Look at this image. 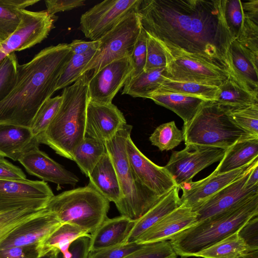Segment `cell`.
<instances>
[{
    "instance_id": "cell-1",
    "label": "cell",
    "mask_w": 258,
    "mask_h": 258,
    "mask_svg": "<svg viewBox=\"0 0 258 258\" xmlns=\"http://www.w3.org/2000/svg\"><path fill=\"white\" fill-rule=\"evenodd\" d=\"M226 0H141L142 28L165 53L199 59L231 73L229 48L235 39L227 24Z\"/></svg>"
},
{
    "instance_id": "cell-2",
    "label": "cell",
    "mask_w": 258,
    "mask_h": 258,
    "mask_svg": "<svg viewBox=\"0 0 258 258\" xmlns=\"http://www.w3.org/2000/svg\"><path fill=\"white\" fill-rule=\"evenodd\" d=\"M73 54L67 43L51 45L19 64L15 86L0 102V124L30 128L42 104L55 92L60 75Z\"/></svg>"
},
{
    "instance_id": "cell-3",
    "label": "cell",
    "mask_w": 258,
    "mask_h": 258,
    "mask_svg": "<svg viewBox=\"0 0 258 258\" xmlns=\"http://www.w3.org/2000/svg\"><path fill=\"white\" fill-rule=\"evenodd\" d=\"M87 73L64 88L59 107L46 131L38 138L61 156L73 160V154L85 138L89 101Z\"/></svg>"
},
{
    "instance_id": "cell-4",
    "label": "cell",
    "mask_w": 258,
    "mask_h": 258,
    "mask_svg": "<svg viewBox=\"0 0 258 258\" xmlns=\"http://www.w3.org/2000/svg\"><path fill=\"white\" fill-rule=\"evenodd\" d=\"M258 215V194L231 207L197 222L174 236L169 241L176 255L192 256L238 232L249 219Z\"/></svg>"
},
{
    "instance_id": "cell-5",
    "label": "cell",
    "mask_w": 258,
    "mask_h": 258,
    "mask_svg": "<svg viewBox=\"0 0 258 258\" xmlns=\"http://www.w3.org/2000/svg\"><path fill=\"white\" fill-rule=\"evenodd\" d=\"M132 128L126 123L104 144L114 166L122 194L121 200L115 206L121 216L136 221L162 196H159L139 183L132 172L126 150V141L131 137Z\"/></svg>"
},
{
    "instance_id": "cell-6",
    "label": "cell",
    "mask_w": 258,
    "mask_h": 258,
    "mask_svg": "<svg viewBox=\"0 0 258 258\" xmlns=\"http://www.w3.org/2000/svg\"><path fill=\"white\" fill-rule=\"evenodd\" d=\"M110 202L90 183L53 196L46 209L61 223H68L92 234L107 218Z\"/></svg>"
},
{
    "instance_id": "cell-7",
    "label": "cell",
    "mask_w": 258,
    "mask_h": 258,
    "mask_svg": "<svg viewBox=\"0 0 258 258\" xmlns=\"http://www.w3.org/2000/svg\"><path fill=\"white\" fill-rule=\"evenodd\" d=\"M226 109L215 101H205L192 119L183 125L185 145L196 144L226 150L237 141L254 136L235 124Z\"/></svg>"
},
{
    "instance_id": "cell-8",
    "label": "cell",
    "mask_w": 258,
    "mask_h": 258,
    "mask_svg": "<svg viewBox=\"0 0 258 258\" xmlns=\"http://www.w3.org/2000/svg\"><path fill=\"white\" fill-rule=\"evenodd\" d=\"M142 29L138 13H132L121 20L98 40L100 44L92 59L84 69L83 74L93 70L95 74L115 60L131 56Z\"/></svg>"
},
{
    "instance_id": "cell-9",
    "label": "cell",
    "mask_w": 258,
    "mask_h": 258,
    "mask_svg": "<svg viewBox=\"0 0 258 258\" xmlns=\"http://www.w3.org/2000/svg\"><path fill=\"white\" fill-rule=\"evenodd\" d=\"M141 0H106L82 15L80 29L91 41L97 40L127 15L138 12Z\"/></svg>"
},
{
    "instance_id": "cell-10",
    "label": "cell",
    "mask_w": 258,
    "mask_h": 258,
    "mask_svg": "<svg viewBox=\"0 0 258 258\" xmlns=\"http://www.w3.org/2000/svg\"><path fill=\"white\" fill-rule=\"evenodd\" d=\"M54 196L44 181L0 179V212L19 209L42 210Z\"/></svg>"
},
{
    "instance_id": "cell-11",
    "label": "cell",
    "mask_w": 258,
    "mask_h": 258,
    "mask_svg": "<svg viewBox=\"0 0 258 258\" xmlns=\"http://www.w3.org/2000/svg\"><path fill=\"white\" fill-rule=\"evenodd\" d=\"M225 152V150L220 148L187 144L183 150L173 152L164 167L179 187L192 181L204 168L220 161Z\"/></svg>"
},
{
    "instance_id": "cell-12",
    "label": "cell",
    "mask_w": 258,
    "mask_h": 258,
    "mask_svg": "<svg viewBox=\"0 0 258 258\" xmlns=\"http://www.w3.org/2000/svg\"><path fill=\"white\" fill-rule=\"evenodd\" d=\"M55 16L46 10H22L20 23L16 30L0 43V62L7 56L29 48L41 42L54 27Z\"/></svg>"
},
{
    "instance_id": "cell-13",
    "label": "cell",
    "mask_w": 258,
    "mask_h": 258,
    "mask_svg": "<svg viewBox=\"0 0 258 258\" xmlns=\"http://www.w3.org/2000/svg\"><path fill=\"white\" fill-rule=\"evenodd\" d=\"M134 71L131 56L107 64L89 78V100L99 104H110L124 86Z\"/></svg>"
},
{
    "instance_id": "cell-14",
    "label": "cell",
    "mask_w": 258,
    "mask_h": 258,
    "mask_svg": "<svg viewBox=\"0 0 258 258\" xmlns=\"http://www.w3.org/2000/svg\"><path fill=\"white\" fill-rule=\"evenodd\" d=\"M166 57V78L171 80L218 87L230 75L222 69L194 58L167 54Z\"/></svg>"
},
{
    "instance_id": "cell-15",
    "label": "cell",
    "mask_w": 258,
    "mask_h": 258,
    "mask_svg": "<svg viewBox=\"0 0 258 258\" xmlns=\"http://www.w3.org/2000/svg\"><path fill=\"white\" fill-rule=\"evenodd\" d=\"M126 150L128 162L137 181L162 197L177 186L164 167L159 166L146 157L128 138Z\"/></svg>"
},
{
    "instance_id": "cell-16",
    "label": "cell",
    "mask_w": 258,
    "mask_h": 258,
    "mask_svg": "<svg viewBox=\"0 0 258 258\" xmlns=\"http://www.w3.org/2000/svg\"><path fill=\"white\" fill-rule=\"evenodd\" d=\"M126 123L123 113L112 103L99 104L89 100L86 109L85 137L105 143Z\"/></svg>"
},
{
    "instance_id": "cell-17",
    "label": "cell",
    "mask_w": 258,
    "mask_h": 258,
    "mask_svg": "<svg viewBox=\"0 0 258 258\" xmlns=\"http://www.w3.org/2000/svg\"><path fill=\"white\" fill-rule=\"evenodd\" d=\"M257 163L258 158L234 170L220 174L212 172L203 179L184 183L179 187L183 191L180 198L181 204L192 209L210 196L238 179Z\"/></svg>"
},
{
    "instance_id": "cell-18",
    "label": "cell",
    "mask_w": 258,
    "mask_h": 258,
    "mask_svg": "<svg viewBox=\"0 0 258 258\" xmlns=\"http://www.w3.org/2000/svg\"><path fill=\"white\" fill-rule=\"evenodd\" d=\"M254 166L238 179L192 208V210L197 214V222L226 210L244 199L258 194V186L250 188L244 187Z\"/></svg>"
},
{
    "instance_id": "cell-19",
    "label": "cell",
    "mask_w": 258,
    "mask_h": 258,
    "mask_svg": "<svg viewBox=\"0 0 258 258\" xmlns=\"http://www.w3.org/2000/svg\"><path fill=\"white\" fill-rule=\"evenodd\" d=\"M62 223L46 209L12 231L2 242L0 249L13 246L39 245Z\"/></svg>"
},
{
    "instance_id": "cell-20",
    "label": "cell",
    "mask_w": 258,
    "mask_h": 258,
    "mask_svg": "<svg viewBox=\"0 0 258 258\" xmlns=\"http://www.w3.org/2000/svg\"><path fill=\"white\" fill-rule=\"evenodd\" d=\"M18 161L30 175L35 176L45 182L57 185L74 186L79 178L73 173L50 158L39 147L31 149L24 154Z\"/></svg>"
},
{
    "instance_id": "cell-21",
    "label": "cell",
    "mask_w": 258,
    "mask_h": 258,
    "mask_svg": "<svg viewBox=\"0 0 258 258\" xmlns=\"http://www.w3.org/2000/svg\"><path fill=\"white\" fill-rule=\"evenodd\" d=\"M197 222L196 212L182 204L144 232L135 242L146 244L169 240Z\"/></svg>"
},
{
    "instance_id": "cell-22",
    "label": "cell",
    "mask_w": 258,
    "mask_h": 258,
    "mask_svg": "<svg viewBox=\"0 0 258 258\" xmlns=\"http://www.w3.org/2000/svg\"><path fill=\"white\" fill-rule=\"evenodd\" d=\"M39 142L30 128L0 124V156L18 161L29 151L39 147Z\"/></svg>"
},
{
    "instance_id": "cell-23",
    "label": "cell",
    "mask_w": 258,
    "mask_h": 258,
    "mask_svg": "<svg viewBox=\"0 0 258 258\" xmlns=\"http://www.w3.org/2000/svg\"><path fill=\"white\" fill-rule=\"evenodd\" d=\"M135 222L121 215L107 217L91 234L90 252L123 243Z\"/></svg>"
},
{
    "instance_id": "cell-24",
    "label": "cell",
    "mask_w": 258,
    "mask_h": 258,
    "mask_svg": "<svg viewBox=\"0 0 258 258\" xmlns=\"http://www.w3.org/2000/svg\"><path fill=\"white\" fill-rule=\"evenodd\" d=\"M88 177L89 182L100 194L115 205L122 198L117 175L107 151L94 167Z\"/></svg>"
},
{
    "instance_id": "cell-25",
    "label": "cell",
    "mask_w": 258,
    "mask_h": 258,
    "mask_svg": "<svg viewBox=\"0 0 258 258\" xmlns=\"http://www.w3.org/2000/svg\"><path fill=\"white\" fill-rule=\"evenodd\" d=\"M179 188L176 186L163 196L159 201L142 217L135 221L124 242H135L144 232L182 204Z\"/></svg>"
},
{
    "instance_id": "cell-26",
    "label": "cell",
    "mask_w": 258,
    "mask_h": 258,
    "mask_svg": "<svg viewBox=\"0 0 258 258\" xmlns=\"http://www.w3.org/2000/svg\"><path fill=\"white\" fill-rule=\"evenodd\" d=\"M258 156V136L241 139L225 150L220 163L213 172L220 174L239 168Z\"/></svg>"
},
{
    "instance_id": "cell-27",
    "label": "cell",
    "mask_w": 258,
    "mask_h": 258,
    "mask_svg": "<svg viewBox=\"0 0 258 258\" xmlns=\"http://www.w3.org/2000/svg\"><path fill=\"white\" fill-rule=\"evenodd\" d=\"M230 75L246 89L258 95V67L255 66L234 39L229 48Z\"/></svg>"
},
{
    "instance_id": "cell-28",
    "label": "cell",
    "mask_w": 258,
    "mask_h": 258,
    "mask_svg": "<svg viewBox=\"0 0 258 258\" xmlns=\"http://www.w3.org/2000/svg\"><path fill=\"white\" fill-rule=\"evenodd\" d=\"M90 236V234L81 228L62 223L38 245L39 256L51 251H60L64 258H69L71 256L69 248L72 243L80 237Z\"/></svg>"
},
{
    "instance_id": "cell-29",
    "label": "cell",
    "mask_w": 258,
    "mask_h": 258,
    "mask_svg": "<svg viewBox=\"0 0 258 258\" xmlns=\"http://www.w3.org/2000/svg\"><path fill=\"white\" fill-rule=\"evenodd\" d=\"M150 99L174 112L182 119L183 125L192 119L203 103L207 101L194 96L160 92L153 93Z\"/></svg>"
},
{
    "instance_id": "cell-30",
    "label": "cell",
    "mask_w": 258,
    "mask_h": 258,
    "mask_svg": "<svg viewBox=\"0 0 258 258\" xmlns=\"http://www.w3.org/2000/svg\"><path fill=\"white\" fill-rule=\"evenodd\" d=\"M166 68L143 71L128 79L123 86L122 94L150 98L160 88L166 79Z\"/></svg>"
},
{
    "instance_id": "cell-31",
    "label": "cell",
    "mask_w": 258,
    "mask_h": 258,
    "mask_svg": "<svg viewBox=\"0 0 258 258\" xmlns=\"http://www.w3.org/2000/svg\"><path fill=\"white\" fill-rule=\"evenodd\" d=\"M218 89L215 101L222 106L234 108L258 104V95L246 89L231 75Z\"/></svg>"
},
{
    "instance_id": "cell-32",
    "label": "cell",
    "mask_w": 258,
    "mask_h": 258,
    "mask_svg": "<svg viewBox=\"0 0 258 258\" xmlns=\"http://www.w3.org/2000/svg\"><path fill=\"white\" fill-rule=\"evenodd\" d=\"M39 0H0V41L7 39L20 23L22 10Z\"/></svg>"
},
{
    "instance_id": "cell-33",
    "label": "cell",
    "mask_w": 258,
    "mask_h": 258,
    "mask_svg": "<svg viewBox=\"0 0 258 258\" xmlns=\"http://www.w3.org/2000/svg\"><path fill=\"white\" fill-rule=\"evenodd\" d=\"M105 144L99 140L85 137L73 154V160L86 176L90 173L106 152Z\"/></svg>"
},
{
    "instance_id": "cell-34",
    "label": "cell",
    "mask_w": 258,
    "mask_h": 258,
    "mask_svg": "<svg viewBox=\"0 0 258 258\" xmlns=\"http://www.w3.org/2000/svg\"><path fill=\"white\" fill-rule=\"evenodd\" d=\"M254 251L236 232L212 246L196 253L194 256L203 258H237Z\"/></svg>"
},
{
    "instance_id": "cell-35",
    "label": "cell",
    "mask_w": 258,
    "mask_h": 258,
    "mask_svg": "<svg viewBox=\"0 0 258 258\" xmlns=\"http://www.w3.org/2000/svg\"><path fill=\"white\" fill-rule=\"evenodd\" d=\"M218 91V87L193 82L175 81L166 78L156 92L178 93L199 97L207 101H216Z\"/></svg>"
},
{
    "instance_id": "cell-36",
    "label": "cell",
    "mask_w": 258,
    "mask_h": 258,
    "mask_svg": "<svg viewBox=\"0 0 258 258\" xmlns=\"http://www.w3.org/2000/svg\"><path fill=\"white\" fill-rule=\"evenodd\" d=\"M149 140L160 150L169 151L184 141L182 131L178 129L174 121L158 126L151 134Z\"/></svg>"
},
{
    "instance_id": "cell-37",
    "label": "cell",
    "mask_w": 258,
    "mask_h": 258,
    "mask_svg": "<svg viewBox=\"0 0 258 258\" xmlns=\"http://www.w3.org/2000/svg\"><path fill=\"white\" fill-rule=\"evenodd\" d=\"M235 39L252 62L258 67V22L244 15L242 28Z\"/></svg>"
},
{
    "instance_id": "cell-38",
    "label": "cell",
    "mask_w": 258,
    "mask_h": 258,
    "mask_svg": "<svg viewBox=\"0 0 258 258\" xmlns=\"http://www.w3.org/2000/svg\"><path fill=\"white\" fill-rule=\"evenodd\" d=\"M45 209L35 210L23 208L0 212V244L16 228L40 215Z\"/></svg>"
},
{
    "instance_id": "cell-39",
    "label": "cell",
    "mask_w": 258,
    "mask_h": 258,
    "mask_svg": "<svg viewBox=\"0 0 258 258\" xmlns=\"http://www.w3.org/2000/svg\"><path fill=\"white\" fill-rule=\"evenodd\" d=\"M226 108L228 116L235 124L247 133L258 136V104Z\"/></svg>"
},
{
    "instance_id": "cell-40",
    "label": "cell",
    "mask_w": 258,
    "mask_h": 258,
    "mask_svg": "<svg viewBox=\"0 0 258 258\" xmlns=\"http://www.w3.org/2000/svg\"><path fill=\"white\" fill-rule=\"evenodd\" d=\"M97 51L82 55L73 54L60 75L55 91L64 89L75 82L83 75L84 69Z\"/></svg>"
},
{
    "instance_id": "cell-41",
    "label": "cell",
    "mask_w": 258,
    "mask_h": 258,
    "mask_svg": "<svg viewBox=\"0 0 258 258\" xmlns=\"http://www.w3.org/2000/svg\"><path fill=\"white\" fill-rule=\"evenodd\" d=\"M61 100V95L50 97L37 111L30 128L33 136L37 139L48 128L59 107Z\"/></svg>"
},
{
    "instance_id": "cell-42",
    "label": "cell",
    "mask_w": 258,
    "mask_h": 258,
    "mask_svg": "<svg viewBox=\"0 0 258 258\" xmlns=\"http://www.w3.org/2000/svg\"><path fill=\"white\" fill-rule=\"evenodd\" d=\"M19 64L15 52L10 54L0 62V102L15 86Z\"/></svg>"
},
{
    "instance_id": "cell-43",
    "label": "cell",
    "mask_w": 258,
    "mask_h": 258,
    "mask_svg": "<svg viewBox=\"0 0 258 258\" xmlns=\"http://www.w3.org/2000/svg\"><path fill=\"white\" fill-rule=\"evenodd\" d=\"M175 252L169 241L144 244L138 250L124 258H166Z\"/></svg>"
},
{
    "instance_id": "cell-44",
    "label": "cell",
    "mask_w": 258,
    "mask_h": 258,
    "mask_svg": "<svg viewBox=\"0 0 258 258\" xmlns=\"http://www.w3.org/2000/svg\"><path fill=\"white\" fill-rule=\"evenodd\" d=\"M147 57L144 71L166 68L167 57L158 41L147 33Z\"/></svg>"
},
{
    "instance_id": "cell-45",
    "label": "cell",
    "mask_w": 258,
    "mask_h": 258,
    "mask_svg": "<svg viewBox=\"0 0 258 258\" xmlns=\"http://www.w3.org/2000/svg\"><path fill=\"white\" fill-rule=\"evenodd\" d=\"M225 16L228 27L235 39L242 28L244 19L241 1L226 0Z\"/></svg>"
},
{
    "instance_id": "cell-46",
    "label": "cell",
    "mask_w": 258,
    "mask_h": 258,
    "mask_svg": "<svg viewBox=\"0 0 258 258\" xmlns=\"http://www.w3.org/2000/svg\"><path fill=\"white\" fill-rule=\"evenodd\" d=\"M147 39L146 32L142 27L131 55L134 71L130 77H135L144 70L147 57Z\"/></svg>"
},
{
    "instance_id": "cell-47",
    "label": "cell",
    "mask_w": 258,
    "mask_h": 258,
    "mask_svg": "<svg viewBox=\"0 0 258 258\" xmlns=\"http://www.w3.org/2000/svg\"><path fill=\"white\" fill-rule=\"evenodd\" d=\"M143 245L136 242L121 243L90 252L88 258H124L141 248Z\"/></svg>"
},
{
    "instance_id": "cell-48",
    "label": "cell",
    "mask_w": 258,
    "mask_h": 258,
    "mask_svg": "<svg viewBox=\"0 0 258 258\" xmlns=\"http://www.w3.org/2000/svg\"><path fill=\"white\" fill-rule=\"evenodd\" d=\"M257 216L249 219L238 231L239 236L253 250H258Z\"/></svg>"
},
{
    "instance_id": "cell-49",
    "label": "cell",
    "mask_w": 258,
    "mask_h": 258,
    "mask_svg": "<svg viewBox=\"0 0 258 258\" xmlns=\"http://www.w3.org/2000/svg\"><path fill=\"white\" fill-rule=\"evenodd\" d=\"M38 245L13 246L0 249V258H37Z\"/></svg>"
},
{
    "instance_id": "cell-50",
    "label": "cell",
    "mask_w": 258,
    "mask_h": 258,
    "mask_svg": "<svg viewBox=\"0 0 258 258\" xmlns=\"http://www.w3.org/2000/svg\"><path fill=\"white\" fill-rule=\"evenodd\" d=\"M90 236L80 237L72 243L69 251L71 256L69 258H88L90 251ZM55 258H64L62 253L57 251Z\"/></svg>"
},
{
    "instance_id": "cell-51",
    "label": "cell",
    "mask_w": 258,
    "mask_h": 258,
    "mask_svg": "<svg viewBox=\"0 0 258 258\" xmlns=\"http://www.w3.org/2000/svg\"><path fill=\"white\" fill-rule=\"evenodd\" d=\"M46 11L51 16L58 12L69 11L85 5V0H47Z\"/></svg>"
},
{
    "instance_id": "cell-52",
    "label": "cell",
    "mask_w": 258,
    "mask_h": 258,
    "mask_svg": "<svg viewBox=\"0 0 258 258\" xmlns=\"http://www.w3.org/2000/svg\"><path fill=\"white\" fill-rule=\"evenodd\" d=\"M26 179V176L21 168L0 156V179L20 180Z\"/></svg>"
},
{
    "instance_id": "cell-53",
    "label": "cell",
    "mask_w": 258,
    "mask_h": 258,
    "mask_svg": "<svg viewBox=\"0 0 258 258\" xmlns=\"http://www.w3.org/2000/svg\"><path fill=\"white\" fill-rule=\"evenodd\" d=\"M68 44L73 54L82 55L97 51L100 44V41L97 40L86 41L76 39L73 40L71 43Z\"/></svg>"
},
{
    "instance_id": "cell-54",
    "label": "cell",
    "mask_w": 258,
    "mask_h": 258,
    "mask_svg": "<svg viewBox=\"0 0 258 258\" xmlns=\"http://www.w3.org/2000/svg\"><path fill=\"white\" fill-rule=\"evenodd\" d=\"M244 15L258 22V0L241 1Z\"/></svg>"
},
{
    "instance_id": "cell-55",
    "label": "cell",
    "mask_w": 258,
    "mask_h": 258,
    "mask_svg": "<svg viewBox=\"0 0 258 258\" xmlns=\"http://www.w3.org/2000/svg\"><path fill=\"white\" fill-rule=\"evenodd\" d=\"M258 186V163L251 169L244 187L250 188Z\"/></svg>"
},
{
    "instance_id": "cell-56",
    "label": "cell",
    "mask_w": 258,
    "mask_h": 258,
    "mask_svg": "<svg viewBox=\"0 0 258 258\" xmlns=\"http://www.w3.org/2000/svg\"><path fill=\"white\" fill-rule=\"evenodd\" d=\"M237 258H258V250L252 251L244 254Z\"/></svg>"
},
{
    "instance_id": "cell-57",
    "label": "cell",
    "mask_w": 258,
    "mask_h": 258,
    "mask_svg": "<svg viewBox=\"0 0 258 258\" xmlns=\"http://www.w3.org/2000/svg\"><path fill=\"white\" fill-rule=\"evenodd\" d=\"M56 252L57 251H51L37 258H55Z\"/></svg>"
},
{
    "instance_id": "cell-58",
    "label": "cell",
    "mask_w": 258,
    "mask_h": 258,
    "mask_svg": "<svg viewBox=\"0 0 258 258\" xmlns=\"http://www.w3.org/2000/svg\"><path fill=\"white\" fill-rule=\"evenodd\" d=\"M177 255L175 253L166 258H177Z\"/></svg>"
},
{
    "instance_id": "cell-59",
    "label": "cell",
    "mask_w": 258,
    "mask_h": 258,
    "mask_svg": "<svg viewBox=\"0 0 258 258\" xmlns=\"http://www.w3.org/2000/svg\"><path fill=\"white\" fill-rule=\"evenodd\" d=\"M2 42L0 41V43H1Z\"/></svg>"
}]
</instances>
